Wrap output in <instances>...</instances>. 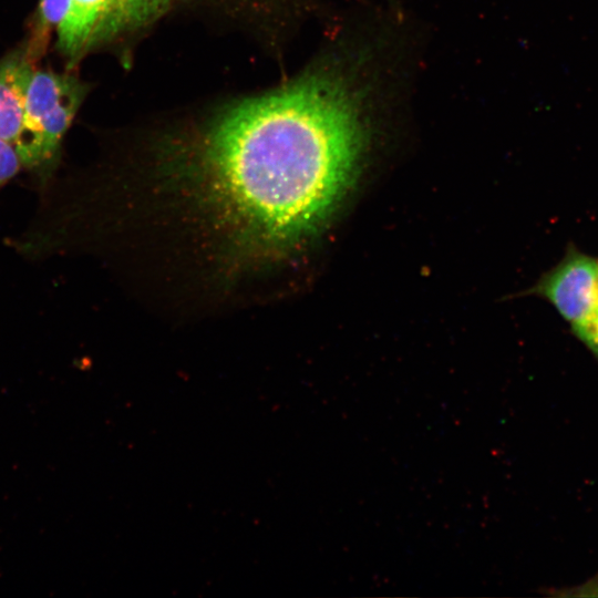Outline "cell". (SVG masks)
<instances>
[{
  "label": "cell",
  "mask_w": 598,
  "mask_h": 598,
  "mask_svg": "<svg viewBox=\"0 0 598 598\" xmlns=\"http://www.w3.org/2000/svg\"><path fill=\"white\" fill-rule=\"evenodd\" d=\"M362 130L343 84L311 75L248 99L209 131L199 199L238 243L282 252L315 233L355 174Z\"/></svg>",
  "instance_id": "6da1fadb"
},
{
  "label": "cell",
  "mask_w": 598,
  "mask_h": 598,
  "mask_svg": "<svg viewBox=\"0 0 598 598\" xmlns=\"http://www.w3.org/2000/svg\"><path fill=\"white\" fill-rule=\"evenodd\" d=\"M86 91V85L74 75L44 70L33 72L13 146L38 190L56 174L62 141Z\"/></svg>",
  "instance_id": "7a4b0ae2"
},
{
  "label": "cell",
  "mask_w": 598,
  "mask_h": 598,
  "mask_svg": "<svg viewBox=\"0 0 598 598\" xmlns=\"http://www.w3.org/2000/svg\"><path fill=\"white\" fill-rule=\"evenodd\" d=\"M530 292L545 298L580 340L598 311V258L570 245Z\"/></svg>",
  "instance_id": "3957f363"
},
{
  "label": "cell",
  "mask_w": 598,
  "mask_h": 598,
  "mask_svg": "<svg viewBox=\"0 0 598 598\" xmlns=\"http://www.w3.org/2000/svg\"><path fill=\"white\" fill-rule=\"evenodd\" d=\"M34 69L28 47L0 60V137L14 145Z\"/></svg>",
  "instance_id": "277c9868"
},
{
  "label": "cell",
  "mask_w": 598,
  "mask_h": 598,
  "mask_svg": "<svg viewBox=\"0 0 598 598\" xmlns=\"http://www.w3.org/2000/svg\"><path fill=\"white\" fill-rule=\"evenodd\" d=\"M114 0H71L69 11L59 25L58 49L70 60L99 42Z\"/></svg>",
  "instance_id": "5b68a950"
},
{
  "label": "cell",
  "mask_w": 598,
  "mask_h": 598,
  "mask_svg": "<svg viewBox=\"0 0 598 598\" xmlns=\"http://www.w3.org/2000/svg\"><path fill=\"white\" fill-rule=\"evenodd\" d=\"M172 0H114L99 42L152 22L168 8Z\"/></svg>",
  "instance_id": "8992f818"
},
{
  "label": "cell",
  "mask_w": 598,
  "mask_h": 598,
  "mask_svg": "<svg viewBox=\"0 0 598 598\" xmlns=\"http://www.w3.org/2000/svg\"><path fill=\"white\" fill-rule=\"evenodd\" d=\"M70 3L71 0H40L35 20V37L28 47L32 58L38 50H41L48 33L53 29L58 30L69 11Z\"/></svg>",
  "instance_id": "52a82bcc"
},
{
  "label": "cell",
  "mask_w": 598,
  "mask_h": 598,
  "mask_svg": "<svg viewBox=\"0 0 598 598\" xmlns=\"http://www.w3.org/2000/svg\"><path fill=\"white\" fill-rule=\"evenodd\" d=\"M21 168L14 146L0 137V188L9 183Z\"/></svg>",
  "instance_id": "ba28073f"
},
{
  "label": "cell",
  "mask_w": 598,
  "mask_h": 598,
  "mask_svg": "<svg viewBox=\"0 0 598 598\" xmlns=\"http://www.w3.org/2000/svg\"><path fill=\"white\" fill-rule=\"evenodd\" d=\"M580 341L594 353L598 360V311L589 329Z\"/></svg>",
  "instance_id": "9c48e42d"
}]
</instances>
